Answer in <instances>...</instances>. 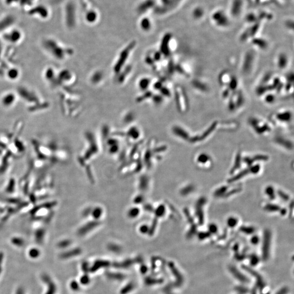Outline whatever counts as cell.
Listing matches in <instances>:
<instances>
[{"instance_id": "1", "label": "cell", "mask_w": 294, "mask_h": 294, "mask_svg": "<svg viewBox=\"0 0 294 294\" xmlns=\"http://www.w3.org/2000/svg\"><path fill=\"white\" fill-rule=\"evenodd\" d=\"M44 47L46 51L56 60H64L65 57V50L55 41L52 40H45Z\"/></svg>"}, {"instance_id": "2", "label": "cell", "mask_w": 294, "mask_h": 294, "mask_svg": "<svg viewBox=\"0 0 294 294\" xmlns=\"http://www.w3.org/2000/svg\"><path fill=\"white\" fill-rule=\"evenodd\" d=\"M176 102L180 112L186 113L189 109V100L184 89L181 87L178 86L175 89Z\"/></svg>"}, {"instance_id": "3", "label": "cell", "mask_w": 294, "mask_h": 294, "mask_svg": "<svg viewBox=\"0 0 294 294\" xmlns=\"http://www.w3.org/2000/svg\"><path fill=\"white\" fill-rule=\"evenodd\" d=\"M248 122L250 125L258 134H263L271 130V128L267 123L256 117H250L248 120Z\"/></svg>"}, {"instance_id": "4", "label": "cell", "mask_w": 294, "mask_h": 294, "mask_svg": "<svg viewBox=\"0 0 294 294\" xmlns=\"http://www.w3.org/2000/svg\"><path fill=\"white\" fill-rule=\"evenodd\" d=\"M254 62V54L253 52L250 51L247 52L244 56L243 63L242 65V72L245 74H250L252 69H253Z\"/></svg>"}, {"instance_id": "5", "label": "cell", "mask_w": 294, "mask_h": 294, "mask_svg": "<svg viewBox=\"0 0 294 294\" xmlns=\"http://www.w3.org/2000/svg\"><path fill=\"white\" fill-rule=\"evenodd\" d=\"M18 93L19 95L21 97L23 100H25L27 101H36L38 99V97L36 95H35L33 93L30 92L29 90L25 88H19L18 89Z\"/></svg>"}, {"instance_id": "6", "label": "cell", "mask_w": 294, "mask_h": 294, "mask_svg": "<svg viewBox=\"0 0 294 294\" xmlns=\"http://www.w3.org/2000/svg\"><path fill=\"white\" fill-rule=\"evenodd\" d=\"M206 199L205 198H201L196 204V215L199 219V223L202 225L204 223V215L203 211V207L206 203Z\"/></svg>"}, {"instance_id": "7", "label": "cell", "mask_w": 294, "mask_h": 294, "mask_svg": "<svg viewBox=\"0 0 294 294\" xmlns=\"http://www.w3.org/2000/svg\"><path fill=\"white\" fill-rule=\"evenodd\" d=\"M42 279L44 282L48 285V291L45 294H55L57 288L55 283L50 277V276L46 274H43L42 276Z\"/></svg>"}, {"instance_id": "8", "label": "cell", "mask_w": 294, "mask_h": 294, "mask_svg": "<svg viewBox=\"0 0 294 294\" xmlns=\"http://www.w3.org/2000/svg\"><path fill=\"white\" fill-rule=\"evenodd\" d=\"M275 119L283 123H288L292 119L293 114L290 111H282L275 114Z\"/></svg>"}, {"instance_id": "9", "label": "cell", "mask_w": 294, "mask_h": 294, "mask_svg": "<svg viewBox=\"0 0 294 294\" xmlns=\"http://www.w3.org/2000/svg\"><path fill=\"white\" fill-rule=\"evenodd\" d=\"M270 239H271V233L269 232V230H266L265 232L264 233V242H263V247H262V251H263V256L265 257L267 256V254H268V251H269V248H270Z\"/></svg>"}, {"instance_id": "10", "label": "cell", "mask_w": 294, "mask_h": 294, "mask_svg": "<svg viewBox=\"0 0 294 294\" xmlns=\"http://www.w3.org/2000/svg\"><path fill=\"white\" fill-rule=\"evenodd\" d=\"M134 46V43L132 44V45H131L130 46H128V48L127 49H126L125 50V51H124L122 54H121V56H120V58H119V60L117 62V65L115 66V70L116 71H118L121 68V66L123 65L124 62H125V60H126V58H127V56H128V54L130 52V50L131 48H132L133 46Z\"/></svg>"}, {"instance_id": "11", "label": "cell", "mask_w": 294, "mask_h": 294, "mask_svg": "<svg viewBox=\"0 0 294 294\" xmlns=\"http://www.w3.org/2000/svg\"><path fill=\"white\" fill-rule=\"evenodd\" d=\"M232 75L230 74V73L227 71H224L219 74L218 77V81L221 85L223 86H226L227 87L229 83L231 80Z\"/></svg>"}, {"instance_id": "12", "label": "cell", "mask_w": 294, "mask_h": 294, "mask_svg": "<svg viewBox=\"0 0 294 294\" xmlns=\"http://www.w3.org/2000/svg\"><path fill=\"white\" fill-rule=\"evenodd\" d=\"M193 87L197 91L201 92L206 93L209 91V87L204 82L199 80H194L192 82Z\"/></svg>"}, {"instance_id": "13", "label": "cell", "mask_w": 294, "mask_h": 294, "mask_svg": "<svg viewBox=\"0 0 294 294\" xmlns=\"http://www.w3.org/2000/svg\"><path fill=\"white\" fill-rule=\"evenodd\" d=\"M217 125L218 121H213L212 124L209 126V128L207 129V130L203 132V134L201 135V136H199V137L197 136V140L201 141V140H203L205 138H206L207 136H209L212 132L215 130V129L217 126Z\"/></svg>"}, {"instance_id": "14", "label": "cell", "mask_w": 294, "mask_h": 294, "mask_svg": "<svg viewBox=\"0 0 294 294\" xmlns=\"http://www.w3.org/2000/svg\"><path fill=\"white\" fill-rule=\"evenodd\" d=\"M288 64V58L286 54L281 53L279 54L277 59L278 67L280 69H284Z\"/></svg>"}, {"instance_id": "15", "label": "cell", "mask_w": 294, "mask_h": 294, "mask_svg": "<svg viewBox=\"0 0 294 294\" xmlns=\"http://www.w3.org/2000/svg\"><path fill=\"white\" fill-rule=\"evenodd\" d=\"M15 101V97L12 93H8L5 94L2 99L1 102L3 106L9 107L14 103Z\"/></svg>"}, {"instance_id": "16", "label": "cell", "mask_w": 294, "mask_h": 294, "mask_svg": "<svg viewBox=\"0 0 294 294\" xmlns=\"http://www.w3.org/2000/svg\"><path fill=\"white\" fill-rule=\"evenodd\" d=\"M252 43L256 47L261 49L265 50L268 46V43L265 39L261 38H253L252 40Z\"/></svg>"}, {"instance_id": "17", "label": "cell", "mask_w": 294, "mask_h": 294, "mask_svg": "<svg viewBox=\"0 0 294 294\" xmlns=\"http://www.w3.org/2000/svg\"><path fill=\"white\" fill-rule=\"evenodd\" d=\"M174 131L177 135L180 136L181 138H183L185 140H187L189 138V134L181 127H179V126L174 127Z\"/></svg>"}, {"instance_id": "18", "label": "cell", "mask_w": 294, "mask_h": 294, "mask_svg": "<svg viewBox=\"0 0 294 294\" xmlns=\"http://www.w3.org/2000/svg\"><path fill=\"white\" fill-rule=\"evenodd\" d=\"M275 141L278 143V144L283 146L284 147H286L288 149H290L292 148V144L290 141L287 140L285 138H283L281 136H277L275 138Z\"/></svg>"}, {"instance_id": "19", "label": "cell", "mask_w": 294, "mask_h": 294, "mask_svg": "<svg viewBox=\"0 0 294 294\" xmlns=\"http://www.w3.org/2000/svg\"><path fill=\"white\" fill-rule=\"evenodd\" d=\"M170 35L169 34H167L164 36L163 39L162 44V49L164 51V52L166 53V54H169V43L170 39Z\"/></svg>"}, {"instance_id": "20", "label": "cell", "mask_w": 294, "mask_h": 294, "mask_svg": "<svg viewBox=\"0 0 294 294\" xmlns=\"http://www.w3.org/2000/svg\"><path fill=\"white\" fill-rule=\"evenodd\" d=\"M250 173V170H249V169H245L244 170H242V172H241L240 173H239V174L235 175L234 177H233V178H230V179L228 180V183H233L236 181V180H238L240 179L241 178H243L244 176H245L246 175Z\"/></svg>"}, {"instance_id": "21", "label": "cell", "mask_w": 294, "mask_h": 294, "mask_svg": "<svg viewBox=\"0 0 294 294\" xmlns=\"http://www.w3.org/2000/svg\"><path fill=\"white\" fill-rule=\"evenodd\" d=\"M238 83V80L237 79V78L235 76H232L227 87H228L229 89L231 91L234 92L236 91V90L237 89Z\"/></svg>"}, {"instance_id": "22", "label": "cell", "mask_w": 294, "mask_h": 294, "mask_svg": "<svg viewBox=\"0 0 294 294\" xmlns=\"http://www.w3.org/2000/svg\"><path fill=\"white\" fill-rule=\"evenodd\" d=\"M153 5L154 2L152 0H148L141 5L138 8V10L141 12L145 11H146L148 9L152 7Z\"/></svg>"}, {"instance_id": "23", "label": "cell", "mask_w": 294, "mask_h": 294, "mask_svg": "<svg viewBox=\"0 0 294 294\" xmlns=\"http://www.w3.org/2000/svg\"><path fill=\"white\" fill-rule=\"evenodd\" d=\"M276 100V98L275 95L272 94V93H267L266 94L265 98H264V101L268 104H272L275 102Z\"/></svg>"}, {"instance_id": "24", "label": "cell", "mask_w": 294, "mask_h": 294, "mask_svg": "<svg viewBox=\"0 0 294 294\" xmlns=\"http://www.w3.org/2000/svg\"><path fill=\"white\" fill-rule=\"evenodd\" d=\"M241 155H240V153H238L237 154L236 156V158H235V164H234V166L233 167V168L230 170V173L231 174L233 173L237 169L239 168L240 164H241Z\"/></svg>"}, {"instance_id": "25", "label": "cell", "mask_w": 294, "mask_h": 294, "mask_svg": "<svg viewBox=\"0 0 294 294\" xmlns=\"http://www.w3.org/2000/svg\"><path fill=\"white\" fill-rule=\"evenodd\" d=\"M265 209L270 212H275L277 211L280 210V207L278 206L275 204H268L265 207Z\"/></svg>"}, {"instance_id": "26", "label": "cell", "mask_w": 294, "mask_h": 294, "mask_svg": "<svg viewBox=\"0 0 294 294\" xmlns=\"http://www.w3.org/2000/svg\"><path fill=\"white\" fill-rule=\"evenodd\" d=\"M19 74V72L17 69H11L8 71V77L11 80H14V79H16V78L18 77Z\"/></svg>"}, {"instance_id": "27", "label": "cell", "mask_w": 294, "mask_h": 294, "mask_svg": "<svg viewBox=\"0 0 294 294\" xmlns=\"http://www.w3.org/2000/svg\"><path fill=\"white\" fill-rule=\"evenodd\" d=\"M228 189V187L226 186H222L221 188H219L218 190L215 191V195L216 197H221L223 196Z\"/></svg>"}, {"instance_id": "28", "label": "cell", "mask_w": 294, "mask_h": 294, "mask_svg": "<svg viewBox=\"0 0 294 294\" xmlns=\"http://www.w3.org/2000/svg\"><path fill=\"white\" fill-rule=\"evenodd\" d=\"M40 251L37 248H32L29 252V256L33 259H36L40 256Z\"/></svg>"}, {"instance_id": "29", "label": "cell", "mask_w": 294, "mask_h": 294, "mask_svg": "<svg viewBox=\"0 0 294 294\" xmlns=\"http://www.w3.org/2000/svg\"><path fill=\"white\" fill-rule=\"evenodd\" d=\"M272 78V74L270 72H268L266 74L261 80L260 85H267V83L271 80Z\"/></svg>"}, {"instance_id": "30", "label": "cell", "mask_w": 294, "mask_h": 294, "mask_svg": "<svg viewBox=\"0 0 294 294\" xmlns=\"http://www.w3.org/2000/svg\"><path fill=\"white\" fill-rule=\"evenodd\" d=\"M210 159L209 156L205 154H201L197 158V161L199 163H204L208 161V160Z\"/></svg>"}, {"instance_id": "31", "label": "cell", "mask_w": 294, "mask_h": 294, "mask_svg": "<svg viewBox=\"0 0 294 294\" xmlns=\"http://www.w3.org/2000/svg\"><path fill=\"white\" fill-rule=\"evenodd\" d=\"M141 25L142 28L144 30H148L150 27V21L147 18H144L142 20Z\"/></svg>"}, {"instance_id": "32", "label": "cell", "mask_w": 294, "mask_h": 294, "mask_svg": "<svg viewBox=\"0 0 294 294\" xmlns=\"http://www.w3.org/2000/svg\"><path fill=\"white\" fill-rule=\"evenodd\" d=\"M265 192H266L267 195L269 196V197L271 199H273L275 198V191H274V189L272 186L267 187Z\"/></svg>"}, {"instance_id": "33", "label": "cell", "mask_w": 294, "mask_h": 294, "mask_svg": "<svg viewBox=\"0 0 294 294\" xmlns=\"http://www.w3.org/2000/svg\"><path fill=\"white\" fill-rule=\"evenodd\" d=\"M240 230L244 232L246 234H250L253 233L254 232V228L252 227H245L243 226L240 227Z\"/></svg>"}, {"instance_id": "34", "label": "cell", "mask_w": 294, "mask_h": 294, "mask_svg": "<svg viewBox=\"0 0 294 294\" xmlns=\"http://www.w3.org/2000/svg\"><path fill=\"white\" fill-rule=\"evenodd\" d=\"M97 18V14L94 11H90L87 15V20L90 22L95 21Z\"/></svg>"}, {"instance_id": "35", "label": "cell", "mask_w": 294, "mask_h": 294, "mask_svg": "<svg viewBox=\"0 0 294 294\" xmlns=\"http://www.w3.org/2000/svg\"><path fill=\"white\" fill-rule=\"evenodd\" d=\"M238 221L236 218L234 217H230L227 220V224L229 227L233 228L235 226H236V225L238 223Z\"/></svg>"}, {"instance_id": "36", "label": "cell", "mask_w": 294, "mask_h": 294, "mask_svg": "<svg viewBox=\"0 0 294 294\" xmlns=\"http://www.w3.org/2000/svg\"><path fill=\"white\" fill-rule=\"evenodd\" d=\"M230 92H231V91L229 89L228 87H226L225 89H223L222 94L223 99H227L229 98V97L230 96Z\"/></svg>"}, {"instance_id": "37", "label": "cell", "mask_w": 294, "mask_h": 294, "mask_svg": "<svg viewBox=\"0 0 294 294\" xmlns=\"http://www.w3.org/2000/svg\"><path fill=\"white\" fill-rule=\"evenodd\" d=\"M253 162L256 161H266L268 160V157L266 155H256L253 158H252Z\"/></svg>"}, {"instance_id": "38", "label": "cell", "mask_w": 294, "mask_h": 294, "mask_svg": "<svg viewBox=\"0 0 294 294\" xmlns=\"http://www.w3.org/2000/svg\"><path fill=\"white\" fill-rule=\"evenodd\" d=\"M249 170H250V173L256 174L260 170V166L258 164H256L254 166H252L250 167V168L249 169Z\"/></svg>"}, {"instance_id": "39", "label": "cell", "mask_w": 294, "mask_h": 294, "mask_svg": "<svg viewBox=\"0 0 294 294\" xmlns=\"http://www.w3.org/2000/svg\"><path fill=\"white\" fill-rule=\"evenodd\" d=\"M278 194L279 196L283 199L284 201H288L289 199V197L288 195H287L286 193H285L284 192H283V191H278Z\"/></svg>"}, {"instance_id": "40", "label": "cell", "mask_w": 294, "mask_h": 294, "mask_svg": "<svg viewBox=\"0 0 294 294\" xmlns=\"http://www.w3.org/2000/svg\"><path fill=\"white\" fill-rule=\"evenodd\" d=\"M12 242L14 245L18 246H21L23 245V240L21 239H18V238H14V239H13L12 240Z\"/></svg>"}, {"instance_id": "41", "label": "cell", "mask_w": 294, "mask_h": 294, "mask_svg": "<svg viewBox=\"0 0 294 294\" xmlns=\"http://www.w3.org/2000/svg\"><path fill=\"white\" fill-rule=\"evenodd\" d=\"M209 229L210 232L212 233H215L217 231V226L216 225H215L214 224H211L209 226Z\"/></svg>"}, {"instance_id": "42", "label": "cell", "mask_w": 294, "mask_h": 294, "mask_svg": "<svg viewBox=\"0 0 294 294\" xmlns=\"http://www.w3.org/2000/svg\"><path fill=\"white\" fill-rule=\"evenodd\" d=\"M241 190L240 189H233L230 191H229L228 193H227V194H225L223 196H225V197H228V196H231L232 195H233L234 193H236L237 192H239Z\"/></svg>"}, {"instance_id": "43", "label": "cell", "mask_w": 294, "mask_h": 294, "mask_svg": "<svg viewBox=\"0 0 294 294\" xmlns=\"http://www.w3.org/2000/svg\"><path fill=\"white\" fill-rule=\"evenodd\" d=\"M244 161L245 163H247L248 166H251L252 164L253 163V161L252 158L246 157V158H244Z\"/></svg>"}, {"instance_id": "44", "label": "cell", "mask_w": 294, "mask_h": 294, "mask_svg": "<svg viewBox=\"0 0 294 294\" xmlns=\"http://www.w3.org/2000/svg\"><path fill=\"white\" fill-rule=\"evenodd\" d=\"M210 234L208 233H201L199 234V237L201 239H204L205 238H207L208 236H209Z\"/></svg>"}, {"instance_id": "45", "label": "cell", "mask_w": 294, "mask_h": 294, "mask_svg": "<svg viewBox=\"0 0 294 294\" xmlns=\"http://www.w3.org/2000/svg\"><path fill=\"white\" fill-rule=\"evenodd\" d=\"M3 260V254L2 253H0V275L2 271V265Z\"/></svg>"}, {"instance_id": "46", "label": "cell", "mask_w": 294, "mask_h": 294, "mask_svg": "<svg viewBox=\"0 0 294 294\" xmlns=\"http://www.w3.org/2000/svg\"><path fill=\"white\" fill-rule=\"evenodd\" d=\"M196 226L195 225V224H194V225H193V226L191 227L190 232V233H189V235H192L193 234H194L195 233H196Z\"/></svg>"}, {"instance_id": "47", "label": "cell", "mask_w": 294, "mask_h": 294, "mask_svg": "<svg viewBox=\"0 0 294 294\" xmlns=\"http://www.w3.org/2000/svg\"><path fill=\"white\" fill-rule=\"evenodd\" d=\"M258 241H259V238H258V236H253V237L252 238V242L253 244H258Z\"/></svg>"}, {"instance_id": "48", "label": "cell", "mask_w": 294, "mask_h": 294, "mask_svg": "<svg viewBox=\"0 0 294 294\" xmlns=\"http://www.w3.org/2000/svg\"><path fill=\"white\" fill-rule=\"evenodd\" d=\"M148 80H143L141 82V86L142 88H145L146 87H147V85H148Z\"/></svg>"}, {"instance_id": "49", "label": "cell", "mask_w": 294, "mask_h": 294, "mask_svg": "<svg viewBox=\"0 0 294 294\" xmlns=\"http://www.w3.org/2000/svg\"><path fill=\"white\" fill-rule=\"evenodd\" d=\"M25 291L22 288H19L16 291V294H24Z\"/></svg>"}, {"instance_id": "50", "label": "cell", "mask_w": 294, "mask_h": 294, "mask_svg": "<svg viewBox=\"0 0 294 294\" xmlns=\"http://www.w3.org/2000/svg\"><path fill=\"white\" fill-rule=\"evenodd\" d=\"M287 289L284 288L283 289H282L281 291H279L278 292V293L277 294H286L287 293Z\"/></svg>"}, {"instance_id": "51", "label": "cell", "mask_w": 294, "mask_h": 294, "mask_svg": "<svg viewBox=\"0 0 294 294\" xmlns=\"http://www.w3.org/2000/svg\"><path fill=\"white\" fill-rule=\"evenodd\" d=\"M286 212H287V210L285 209H282L281 210V213L283 215H285L286 213Z\"/></svg>"}]
</instances>
